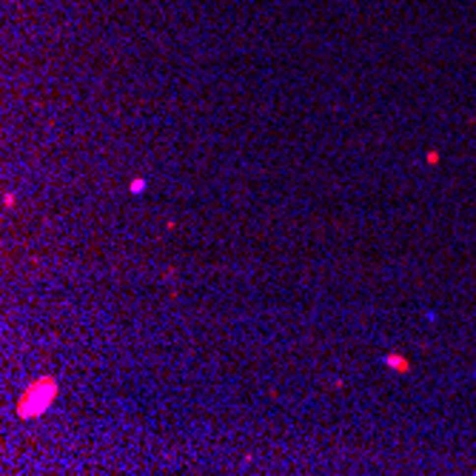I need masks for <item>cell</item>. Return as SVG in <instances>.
I'll use <instances>...</instances> for the list:
<instances>
[{
  "instance_id": "obj_1",
  "label": "cell",
  "mask_w": 476,
  "mask_h": 476,
  "mask_svg": "<svg viewBox=\"0 0 476 476\" xmlns=\"http://www.w3.org/2000/svg\"><path fill=\"white\" fill-rule=\"evenodd\" d=\"M57 393H60V385H57L55 377H37L34 382H29L26 391L20 393L14 411H17L20 419H37V416H43L52 408Z\"/></svg>"
},
{
  "instance_id": "obj_2",
  "label": "cell",
  "mask_w": 476,
  "mask_h": 476,
  "mask_svg": "<svg viewBox=\"0 0 476 476\" xmlns=\"http://www.w3.org/2000/svg\"><path fill=\"white\" fill-rule=\"evenodd\" d=\"M382 362L388 365L391 371H396V374H408V371H411V362H408L402 354H385V357H382Z\"/></svg>"
},
{
  "instance_id": "obj_3",
  "label": "cell",
  "mask_w": 476,
  "mask_h": 476,
  "mask_svg": "<svg viewBox=\"0 0 476 476\" xmlns=\"http://www.w3.org/2000/svg\"><path fill=\"white\" fill-rule=\"evenodd\" d=\"M146 185H149V182L143 180V177H137V180H131L128 188H131V194H143V191H146Z\"/></svg>"
},
{
  "instance_id": "obj_4",
  "label": "cell",
  "mask_w": 476,
  "mask_h": 476,
  "mask_svg": "<svg viewBox=\"0 0 476 476\" xmlns=\"http://www.w3.org/2000/svg\"><path fill=\"white\" fill-rule=\"evenodd\" d=\"M3 203H6V208H12V206H14V194H12V191L6 194V200H3Z\"/></svg>"
}]
</instances>
